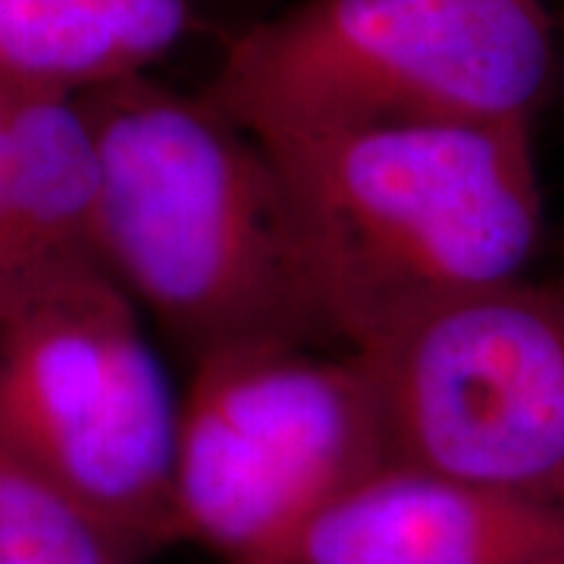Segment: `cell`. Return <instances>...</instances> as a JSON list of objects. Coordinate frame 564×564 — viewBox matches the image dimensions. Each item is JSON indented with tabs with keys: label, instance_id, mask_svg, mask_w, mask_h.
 I'll use <instances>...</instances> for the list:
<instances>
[{
	"label": "cell",
	"instance_id": "6da1fadb",
	"mask_svg": "<svg viewBox=\"0 0 564 564\" xmlns=\"http://www.w3.org/2000/svg\"><path fill=\"white\" fill-rule=\"evenodd\" d=\"M76 101L98 154L104 270L192 361L245 343L333 345L261 141L144 73Z\"/></svg>",
	"mask_w": 564,
	"mask_h": 564
},
{
	"label": "cell",
	"instance_id": "7a4b0ae2",
	"mask_svg": "<svg viewBox=\"0 0 564 564\" xmlns=\"http://www.w3.org/2000/svg\"><path fill=\"white\" fill-rule=\"evenodd\" d=\"M263 148L323 326L345 351L455 292L524 276L540 245L530 122H392Z\"/></svg>",
	"mask_w": 564,
	"mask_h": 564
},
{
	"label": "cell",
	"instance_id": "3957f363",
	"mask_svg": "<svg viewBox=\"0 0 564 564\" xmlns=\"http://www.w3.org/2000/svg\"><path fill=\"white\" fill-rule=\"evenodd\" d=\"M543 0H302L229 44L207 101L263 144L392 122H533Z\"/></svg>",
	"mask_w": 564,
	"mask_h": 564
},
{
	"label": "cell",
	"instance_id": "277c9868",
	"mask_svg": "<svg viewBox=\"0 0 564 564\" xmlns=\"http://www.w3.org/2000/svg\"><path fill=\"white\" fill-rule=\"evenodd\" d=\"M0 417L29 458L135 558L173 545L180 402L101 263L0 311Z\"/></svg>",
	"mask_w": 564,
	"mask_h": 564
},
{
	"label": "cell",
	"instance_id": "5b68a950",
	"mask_svg": "<svg viewBox=\"0 0 564 564\" xmlns=\"http://www.w3.org/2000/svg\"><path fill=\"white\" fill-rule=\"evenodd\" d=\"M389 464L361 361L326 345L245 343L195 361L180 402L173 540L276 564L323 505Z\"/></svg>",
	"mask_w": 564,
	"mask_h": 564
},
{
	"label": "cell",
	"instance_id": "8992f818",
	"mask_svg": "<svg viewBox=\"0 0 564 564\" xmlns=\"http://www.w3.org/2000/svg\"><path fill=\"white\" fill-rule=\"evenodd\" d=\"M389 464L564 505V299L524 276L455 292L361 351Z\"/></svg>",
	"mask_w": 564,
	"mask_h": 564
},
{
	"label": "cell",
	"instance_id": "52a82bcc",
	"mask_svg": "<svg viewBox=\"0 0 564 564\" xmlns=\"http://www.w3.org/2000/svg\"><path fill=\"white\" fill-rule=\"evenodd\" d=\"M564 549V505L383 464L295 533L276 564H536Z\"/></svg>",
	"mask_w": 564,
	"mask_h": 564
},
{
	"label": "cell",
	"instance_id": "ba28073f",
	"mask_svg": "<svg viewBox=\"0 0 564 564\" xmlns=\"http://www.w3.org/2000/svg\"><path fill=\"white\" fill-rule=\"evenodd\" d=\"M91 263H101L98 154L85 113L76 95L13 82L0 141V311Z\"/></svg>",
	"mask_w": 564,
	"mask_h": 564
},
{
	"label": "cell",
	"instance_id": "9c48e42d",
	"mask_svg": "<svg viewBox=\"0 0 564 564\" xmlns=\"http://www.w3.org/2000/svg\"><path fill=\"white\" fill-rule=\"evenodd\" d=\"M188 25V0H0V76L82 95L139 76Z\"/></svg>",
	"mask_w": 564,
	"mask_h": 564
},
{
	"label": "cell",
	"instance_id": "30bf717a",
	"mask_svg": "<svg viewBox=\"0 0 564 564\" xmlns=\"http://www.w3.org/2000/svg\"><path fill=\"white\" fill-rule=\"evenodd\" d=\"M0 564H139L54 484L0 417Z\"/></svg>",
	"mask_w": 564,
	"mask_h": 564
},
{
	"label": "cell",
	"instance_id": "8fae6325",
	"mask_svg": "<svg viewBox=\"0 0 564 564\" xmlns=\"http://www.w3.org/2000/svg\"><path fill=\"white\" fill-rule=\"evenodd\" d=\"M10 101H13V82L0 76V141H3V126H7Z\"/></svg>",
	"mask_w": 564,
	"mask_h": 564
},
{
	"label": "cell",
	"instance_id": "7c38bea8",
	"mask_svg": "<svg viewBox=\"0 0 564 564\" xmlns=\"http://www.w3.org/2000/svg\"><path fill=\"white\" fill-rule=\"evenodd\" d=\"M536 564H564V549H558V552H552V555H545V558H540Z\"/></svg>",
	"mask_w": 564,
	"mask_h": 564
}]
</instances>
